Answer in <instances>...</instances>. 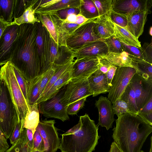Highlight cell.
Masks as SVG:
<instances>
[{"mask_svg":"<svg viewBox=\"0 0 152 152\" xmlns=\"http://www.w3.org/2000/svg\"><path fill=\"white\" fill-rule=\"evenodd\" d=\"M17 43L10 61L29 82L39 75L40 62L36 39L37 23L20 25Z\"/></svg>","mask_w":152,"mask_h":152,"instance_id":"cell-1","label":"cell"},{"mask_svg":"<svg viewBox=\"0 0 152 152\" xmlns=\"http://www.w3.org/2000/svg\"><path fill=\"white\" fill-rule=\"evenodd\" d=\"M112 137L123 152H140L152 126L137 115L122 114L116 120Z\"/></svg>","mask_w":152,"mask_h":152,"instance_id":"cell-2","label":"cell"},{"mask_svg":"<svg viewBox=\"0 0 152 152\" xmlns=\"http://www.w3.org/2000/svg\"><path fill=\"white\" fill-rule=\"evenodd\" d=\"M98 126L85 114L78 123L62 134L59 147L61 152H92L100 136Z\"/></svg>","mask_w":152,"mask_h":152,"instance_id":"cell-3","label":"cell"},{"mask_svg":"<svg viewBox=\"0 0 152 152\" xmlns=\"http://www.w3.org/2000/svg\"><path fill=\"white\" fill-rule=\"evenodd\" d=\"M0 80L7 87L18 115V122L24 119L29 108L16 80L13 66L10 61L0 69Z\"/></svg>","mask_w":152,"mask_h":152,"instance_id":"cell-4","label":"cell"},{"mask_svg":"<svg viewBox=\"0 0 152 152\" xmlns=\"http://www.w3.org/2000/svg\"><path fill=\"white\" fill-rule=\"evenodd\" d=\"M18 122V115L8 88L0 80V129L10 139Z\"/></svg>","mask_w":152,"mask_h":152,"instance_id":"cell-5","label":"cell"},{"mask_svg":"<svg viewBox=\"0 0 152 152\" xmlns=\"http://www.w3.org/2000/svg\"><path fill=\"white\" fill-rule=\"evenodd\" d=\"M96 18L89 20L68 37L66 45L70 49L74 51L89 42L101 40L95 33L94 20Z\"/></svg>","mask_w":152,"mask_h":152,"instance_id":"cell-6","label":"cell"},{"mask_svg":"<svg viewBox=\"0 0 152 152\" xmlns=\"http://www.w3.org/2000/svg\"><path fill=\"white\" fill-rule=\"evenodd\" d=\"M93 94L87 78H72L65 86L61 101L64 105L67 106L77 100Z\"/></svg>","mask_w":152,"mask_h":152,"instance_id":"cell-7","label":"cell"},{"mask_svg":"<svg viewBox=\"0 0 152 152\" xmlns=\"http://www.w3.org/2000/svg\"><path fill=\"white\" fill-rule=\"evenodd\" d=\"M65 86L62 88L53 97L38 105L39 111L44 116L57 118L62 121L69 119L66 111L67 106L64 105L61 101Z\"/></svg>","mask_w":152,"mask_h":152,"instance_id":"cell-8","label":"cell"},{"mask_svg":"<svg viewBox=\"0 0 152 152\" xmlns=\"http://www.w3.org/2000/svg\"><path fill=\"white\" fill-rule=\"evenodd\" d=\"M37 25L36 43L40 62V75L52 66L50 62L51 36L46 28L40 22L37 23Z\"/></svg>","mask_w":152,"mask_h":152,"instance_id":"cell-9","label":"cell"},{"mask_svg":"<svg viewBox=\"0 0 152 152\" xmlns=\"http://www.w3.org/2000/svg\"><path fill=\"white\" fill-rule=\"evenodd\" d=\"M136 72V69L132 67H117L112 81V86L108 95L107 98L112 104L120 98Z\"/></svg>","mask_w":152,"mask_h":152,"instance_id":"cell-10","label":"cell"},{"mask_svg":"<svg viewBox=\"0 0 152 152\" xmlns=\"http://www.w3.org/2000/svg\"><path fill=\"white\" fill-rule=\"evenodd\" d=\"M20 31V26H7L0 38V66L10 61L17 43Z\"/></svg>","mask_w":152,"mask_h":152,"instance_id":"cell-11","label":"cell"},{"mask_svg":"<svg viewBox=\"0 0 152 152\" xmlns=\"http://www.w3.org/2000/svg\"><path fill=\"white\" fill-rule=\"evenodd\" d=\"M54 120L40 121L36 129L39 132L44 142L43 152H56L59 149L60 140L57 128L54 126Z\"/></svg>","mask_w":152,"mask_h":152,"instance_id":"cell-12","label":"cell"},{"mask_svg":"<svg viewBox=\"0 0 152 152\" xmlns=\"http://www.w3.org/2000/svg\"><path fill=\"white\" fill-rule=\"evenodd\" d=\"M129 83L134 91L139 112L152 97V82L146 80L136 72Z\"/></svg>","mask_w":152,"mask_h":152,"instance_id":"cell-13","label":"cell"},{"mask_svg":"<svg viewBox=\"0 0 152 152\" xmlns=\"http://www.w3.org/2000/svg\"><path fill=\"white\" fill-rule=\"evenodd\" d=\"M100 59L97 57H85L74 61L71 79L87 78L99 68Z\"/></svg>","mask_w":152,"mask_h":152,"instance_id":"cell-14","label":"cell"},{"mask_svg":"<svg viewBox=\"0 0 152 152\" xmlns=\"http://www.w3.org/2000/svg\"><path fill=\"white\" fill-rule=\"evenodd\" d=\"M152 6L150 0H112V10L127 15L136 11H146L150 14Z\"/></svg>","mask_w":152,"mask_h":152,"instance_id":"cell-15","label":"cell"},{"mask_svg":"<svg viewBox=\"0 0 152 152\" xmlns=\"http://www.w3.org/2000/svg\"><path fill=\"white\" fill-rule=\"evenodd\" d=\"M107 46L102 40L89 42L73 51L76 59L85 57L101 58L108 53Z\"/></svg>","mask_w":152,"mask_h":152,"instance_id":"cell-16","label":"cell"},{"mask_svg":"<svg viewBox=\"0 0 152 152\" xmlns=\"http://www.w3.org/2000/svg\"><path fill=\"white\" fill-rule=\"evenodd\" d=\"M95 104L99 111V125L108 130L112 127L115 121L112 102L106 97L101 96Z\"/></svg>","mask_w":152,"mask_h":152,"instance_id":"cell-17","label":"cell"},{"mask_svg":"<svg viewBox=\"0 0 152 152\" xmlns=\"http://www.w3.org/2000/svg\"><path fill=\"white\" fill-rule=\"evenodd\" d=\"M74 59L73 51L67 46L58 45L51 37L50 62L51 66L63 65Z\"/></svg>","mask_w":152,"mask_h":152,"instance_id":"cell-18","label":"cell"},{"mask_svg":"<svg viewBox=\"0 0 152 152\" xmlns=\"http://www.w3.org/2000/svg\"><path fill=\"white\" fill-rule=\"evenodd\" d=\"M149 14L146 11H137L127 15V24L125 28L138 39L143 33L147 15Z\"/></svg>","mask_w":152,"mask_h":152,"instance_id":"cell-19","label":"cell"},{"mask_svg":"<svg viewBox=\"0 0 152 152\" xmlns=\"http://www.w3.org/2000/svg\"><path fill=\"white\" fill-rule=\"evenodd\" d=\"M110 13L99 16L94 20L95 33L101 39L114 34V23L111 19Z\"/></svg>","mask_w":152,"mask_h":152,"instance_id":"cell-20","label":"cell"},{"mask_svg":"<svg viewBox=\"0 0 152 152\" xmlns=\"http://www.w3.org/2000/svg\"><path fill=\"white\" fill-rule=\"evenodd\" d=\"M90 87L93 92V97L108 93L111 87L107 83L106 74L98 70L87 78Z\"/></svg>","mask_w":152,"mask_h":152,"instance_id":"cell-21","label":"cell"},{"mask_svg":"<svg viewBox=\"0 0 152 152\" xmlns=\"http://www.w3.org/2000/svg\"><path fill=\"white\" fill-rule=\"evenodd\" d=\"M80 5V0H57L55 3L49 6L39 8L35 10V13H53L69 8L79 9Z\"/></svg>","mask_w":152,"mask_h":152,"instance_id":"cell-22","label":"cell"},{"mask_svg":"<svg viewBox=\"0 0 152 152\" xmlns=\"http://www.w3.org/2000/svg\"><path fill=\"white\" fill-rule=\"evenodd\" d=\"M35 15L40 22L46 28L51 37L58 45L57 27L53 15L48 13H37Z\"/></svg>","mask_w":152,"mask_h":152,"instance_id":"cell-23","label":"cell"},{"mask_svg":"<svg viewBox=\"0 0 152 152\" xmlns=\"http://www.w3.org/2000/svg\"><path fill=\"white\" fill-rule=\"evenodd\" d=\"M99 58L105 60L111 65L116 67L127 66L133 68L132 57L125 51L121 53H108Z\"/></svg>","mask_w":152,"mask_h":152,"instance_id":"cell-24","label":"cell"},{"mask_svg":"<svg viewBox=\"0 0 152 152\" xmlns=\"http://www.w3.org/2000/svg\"><path fill=\"white\" fill-rule=\"evenodd\" d=\"M72 66L64 73L53 84L43 97L37 102L38 105L40 102L53 97L58 93L63 87L67 84L71 79Z\"/></svg>","mask_w":152,"mask_h":152,"instance_id":"cell-25","label":"cell"},{"mask_svg":"<svg viewBox=\"0 0 152 152\" xmlns=\"http://www.w3.org/2000/svg\"><path fill=\"white\" fill-rule=\"evenodd\" d=\"M132 65L136 72L143 78L152 82V64L144 60L130 55Z\"/></svg>","mask_w":152,"mask_h":152,"instance_id":"cell-26","label":"cell"},{"mask_svg":"<svg viewBox=\"0 0 152 152\" xmlns=\"http://www.w3.org/2000/svg\"><path fill=\"white\" fill-rule=\"evenodd\" d=\"M39 121V111L37 103L29 105L24 118L23 128L31 130L34 134Z\"/></svg>","mask_w":152,"mask_h":152,"instance_id":"cell-27","label":"cell"},{"mask_svg":"<svg viewBox=\"0 0 152 152\" xmlns=\"http://www.w3.org/2000/svg\"><path fill=\"white\" fill-rule=\"evenodd\" d=\"M114 35L121 42L126 45L140 47L141 42L124 28L114 23Z\"/></svg>","mask_w":152,"mask_h":152,"instance_id":"cell-28","label":"cell"},{"mask_svg":"<svg viewBox=\"0 0 152 152\" xmlns=\"http://www.w3.org/2000/svg\"><path fill=\"white\" fill-rule=\"evenodd\" d=\"M37 1L33 0L32 4L26 10L23 14L18 18L14 19L13 21L9 23L8 26L15 24L20 26L26 23L34 24L36 23L40 22L36 15L34 8Z\"/></svg>","mask_w":152,"mask_h":152,"instance_id":"cell-29","label":"cell"},{"mask_svg":"<svg viewBox=\"0 0 152 152\" xmlns=\"http://www.w3.org/2000/svg\"><path fill=\"white\" fill-rule=\"evenodd\" d=\"M80 14L90 20L99 16L97 10L92 0H80Z\"/></svg>","mask_w":152,"mask_h":152,"instance_id":"cell-30","label":"cell"},{"mask_svg":"<svg viewBox=\"0 0 152 152\" xmlns=\"http://www.w3.org/2000/svg\"><path fill=\"white\" fill-rule=\"evenodd\" d=\"M74 60V59L71 60L67 63L63 65L55 66L56 69L54 73L46 85L41 96L37 101V103L43 97L53 84L60 76L66 71L72 67L73 63Z\"/></svg>","mask_w":152,"mask_h":152,"instance_id":"cell-31","label":"cell"},{"mask_svg":"<svg viewBox=\"0 0 152 152\" xmlns=\"http://www.w3.org/2000/svg\"><path fill=\"white\" fill-rule=\"evenodd\" d=\"M44 73L38 76L33 80L29 82L28 92V104L32 105L37 103L39 98V87Z\"/></svg>","mask_w":152,"mask_h":152,"instance_id":"cell-32","label":"cell"},{"mask_svg":"<svg viewBox=\"0 0 152 152\" xmlns=\"http://www.w3.org/2000/svg\"><path fill=\"white\" fill-rule=\"evenodd\" d=\"M15 0H0V18L7 23L12 22Z\"/></svg>","mask_w":152,"mask_h":152,"instance_id":"cell-33","label":"cell"},{"mask_svg":"<svg viewBox=\"0 0 152 152\" xmlns=\"http://www.w3.org/2000/svg\"><path fill=\"white\" fill-rule=\"evenodd\" d=\"M120 98L126 102L132 111L137 115L138 110L136 104L135 93L132 86L129 83Z\"/></svg>","mask_w":152,"mask_h":152,"instance_id":"cell-34","label":"cell"},{"mask_svg":"<svg viewBox=\"0 0 152 152\" xmlns=\"http://www.w3.org/2000/svg\"><path fill=\"white\" fill-rule=\"evenodd\" d=\"M101 40L107 45L108 53H121L124 51L122 42L114 34L108 38Z\"/></svg>","mask_w":152,"mask_h":152,"instance_id":"cell-35","label":"cell"},{"mask_svg":"<svg viewBox=\"0 0 152 152\" xmlns=\"http://www.w3.org/2000/svg\"><path fill=\"white\" fill-rule=\"evenodd\" d=\"M33 0H15L13 18H17L20 16L26 10L32 3Z\"/></svg>","mask_w":152,"mask_h":152,"instance_id":"cell-36","label":"cell"},{"mask_svg":"<svg viewBox=\"0 0 152 152\" xmlns=\"http://www.w3.org/2000/svg\"><path fill=\"white\" fill-rule=\"evenodd\" d=\"M114 114L118 117L126 113L135 114L131 110L129 105L120 98L118 99L112 105Z\"/></svg>","mask_w":152,"mask_h":152,"instance_id":"cell-37","label":"cell"},{"mask_svg":"<svg viewBox=\"0 0 152 152\" xmlns=\"http://www.w3.org/2000/svg\"><path fill=\"white\" fill-rule=\"evenodd\" d=\"M97 10L99 16L110 13L112 10V0H92Z\"/></svg>","mask_w":152,"mask_h":152,"instance_id":"cell-38","label":"cell"},{"mask_svg":"<svg viewBox=\"0 0 152 152\" xmlns=\"http://www.w3.org/2000/svg\"><path fill=\"white\" fill-rule=\"evenodd\" d=\"M13 67L14 72L17 82L22 91L25 100L28 104V92L29 82L25 79L20 72L13 66Z\"/></svg>","mask_w":152,"mask_h":152,"instance_id":"cell-39","label":"cell"},{"mask_svg":"<svg viewBox=\"0 0 152 152\" xmlns=\"http://www.w3.org/2000/svg\"><path fill=\"white\" fill-rule=\"evenodd\" d=\"M87 97H85L68 104L66 108L67 114L77 115L79 110L83 107Z\"/></svg>","mask_w":152,"mask_h":152,"instance_id":"cell-40","label":"cell"},{"mask_svg":"<svg viewBox=\"0 0 152 152\" xmlns=\"http://www.w3.org/2000/svg\"><path fill=\"white\" fill-rule=\"evenodd\" d=\"M55 69L56 66L53 65L44 73V75L41 80L39 87V98L41 96L46 85L54 74Z\"/></svg>","mask_w":152,"mask_h":152,"instance_id":"cell-41","label":"cell"},{"mask_svg":"<svg viewBox=\"0 0 152 152\" xmlns=\"http://www.w3.org/2000/svg\"><path fill=\"white\" fill-rule=\"evenodd\" d=\"M110 17L113 22L118 26L124 28L126 26L127 24L126 15L115 12L112 10L110 13Z\"/></svg>","mask_w":152,"mask_h":152,"instance_id":"cell-42","label":"cell"},{"mask_svg":"<svg viewBox=\"0 0 152 152\" xmlns=\"http://www.w3.org/2000/svg\"><path fill=\"white\" fill-rule=\"evenodd\" d=\"M122 43L124 51L132 56L144 60L142 51L141 47L128 45L122 42Z\"/></svg>","mask_w":152,"mask_h":152,"instance_id":"cell-43","label":"cell"},{"mask_svg":"<svg viewBox=\"0 0 152 152\" xmlns=\"http://www.w3.org/2000/svg\"><path fill=\"white\" fill-rule=\"evenodd\" d=\"M24 119L21 120L16 124L10 138V143L12 145L20 139L22 131L23 128Z\"/></svg>","mask_w":152,"mask_h":152,"instance_id":"cell-44","label":"cell"},{"mask_svg":"<svg viewBox=\"0 0 152 152\" xmlns=\"http://www.w3.org/2000/svg\"><path fill=\"white\" fill-rule=\"evenodd\" d=\"M44 145L43 139L38 130L36 129L33 134V146L32 151L37 150L43 152Z\"/></svg>","mask_w":152,"mask_h":152,"instance_id":"cell-45","label":"cell"},{"mask_svg":"<svg viewBox=\"0 0 152 152\" xmlns=\"http://www.w3.org/2000/svg\"><path fill=\"white\" fill-rule=\"evenodd\" d=\"M152 43L150 44L145 43L141 47L143 53L144 60L147 62L152 64Z\"/></svg>","mask_w":152,"mask_h":152,"instance_id":"cell-46","label":"cell"},{"mask_svg":"<svg viewBox=\"0 0 152 152\" xmlns=\"http://www.w3.org/2000/svg\"><path fill=\"white\" fill-rule=\"evenodd\" d=\"M56 12L58 17L62 20L65 19L70 15H77L80 13V10L78 9L69 8L59 10Z\"/></svg>","mask_w":152,"mask_h":152,"instance_id":"cell-47","label":"cell"},{"mask_svg":"<svg viewBox=\"0 0 152 152\" xmlns=\"http://www.w3.org/2000/svg\"><path fill=\"white\" fill-rule=\"evenodd\" d=\"M62 23L64 28L69 37L72 34L75 30L81 26L76 23H63V22Z\"/></svg>","mask_w":152,"mask_h":152,"instance_id":"cell-48","label":"cell"},{"mask_svg":"<svg viewBox=\"0 0 152 152\" xmlns=\"http://www.w3.org/2000/svg\"><path fill=\"white\" fill-rule=\"evenodd\" d=\"M9 147L7 139L0 129V152H5Z\"/></svg>","mask_w":152,"mask_h":152,"instance_id":"cell-49","label":"cell"},{"mask_svg":"<svg viewBox=\"0 0 152 152\" xmlns=\"http://www.w3.org/2000/svg\"><path fill=\"white\" fill-rule=\"evenodd\" d=\"M25 137L27 144L32 150L33 143V134L30 129L25 128Z\"/></svg>","mask_w":152,"mask_h":152,"instance_id":"cell-50","label":"cell"},{"mask_svg":"<svg viewBox=\"0 0 152 152\" xmlns=\"http://www.w3.org/2000/svg\"><path fill=\"white\" fill-rule=\"evenodd\" d=\"M99 58L100 63L98 70L101 72L106 74L110 67L112 65L105 60Z\"/></svg>","mask_w":152,"mask_h":152,"instance_id":"cell-51","label":"cell"},{"mask_svg":"<svg viewBox=\"0 0 152 152\" xmlns=\"http://www.w3.org/2000/svg\"><path fill=\"white\" fill-rule=\"evenodd\" d=\"M117 68V67L114 66H111L106 74L108 84L111 87L112 86V81L115 74Z\"/></svg>","mask_w":152,"mask_h":152,"instance_id":"cell-52","label":"cell"},{"mask_svg":"<svg viewBox=\"0 0 152 152\" xmlns=\"http://www.w3.org/2000/svg\"><path fill=\"white\" fill-rule=\"evenodd\" d=\"M22 152H31L32 150L28 146L26 141L24 131L22 130L20 135Z\"/></svg>","mask_w":152,"mask_h":152,"instance_id":"cell-53","label":"cell"},{"mask_svg":"<svg viewBox=\"0 0 152 152\" xmlns=\"http://www.w3.org/2000/svg\"><path fill=\"white\" fill-rule=\"evenodd\" d=\"M5 152H22L21 141L20 138Z\"/></svg>","mask_w":152,"mask_h":152,"instance_id":"cell-54","label":"cell"},{"mask_svg":"<svg viewBox=\"0 0 152 152\" xmlns=\"http://www.w3.org/2000/svg\"><path fill=\"white\" fill-rule=\"evenodd\" d=\"M151 112H152V97L138 113H148Z\"/></svg>","mask_w":152,"mask_h":152,"instance_id":"cell-55","label":"cell"},{"mask_svg":"<svg viewBox=\"0 0 152 152\" xmlns=\"http://www.w3.org/2000/svg\"><path fill=\"white\" fill-rule=\"evenodd\" d=\"M137 115L152 126V112L148 113H138Z\"/></svg>","mask_w":152,"mask_h":152,"instance_id":"cell-56","label":"cell"},{"mask_svg":"<svg viewBox=\"0 0 152 152\" xmlns=\"http://www.w3.org/2000/svg\"><path fill=\"white\" fill-rule=\"evenodd\" d=\"M76 16V20L75 23L80 25L83 24L89 20L80 14L77 15Z\"/></svg>","mask_w":152,"mask_h":152,"instance_id":"cell-57","label":"cell"},{"mask_svg":"<svg viewBox=\"0 0 152 152\" xmlns=\"http://www.w3.org/2000/svg\"><path fill=\"white\" fill-rule=\"evenodd\" d=\"M76 15L75 14H72L68 16L65 19L62 20L63 23H75Z\"/></svg>","mask_w":152,"mask_h":152,"instance_id":"cell-58","label":"cell"},{"mask_svg":"<svg viewBox=\"0 0 152 152\" xmlns=\"http://www.w3.org/2000/svg\"><path fill=\"white\" fill-rule=\"evenodd\" d=\"M9 23L5 22L3 20L0 18V38Z\"/></svg>","mask_w":152,"mask_h":152,"instance_id":"cell-59","label":"cell"},{"mask_svg":"<svg viewBox=\"0 0 152 152\" xmlns=\"http://www.w3.org/2000/svg\"><path fill=\"white\" fill-rule=\"evenodd\" d=\"M108 152H123L117 144L114 142H112Z\"/></svg>","mask_w":152,"mask_h":152,"instance_id":"cell-60","label":"cell"},{"mask_svg":"<svg viewBox=\"0 0 152 152\" xmlns=\"http://www.w3.org/2000/svg\"><path fill=\"white\" fill-rule=\"evenodd\" d=\"M152 27H151L150 28V30H149V34L151 36H152Z\"/></svg>","mask_w":152,"mask_h":152,"instance_id":"cell-61","label":"cell"},{"mask_svg":"<svg viewBox=\"0 0 152 152\" xmlns=\"http://www.w3.org/2000/svg\"><path fill=\"white\" fill-rule=\"evenodd\" d=\"M31 152H41L39 151H37V150H33L31 151Z\"/></svg>","mask_w":152,"mask_h":152,"instance_id":"cell-62","label":"cell"},{"mask_svg":"<svg viewBox=\"0 0 152 152\" xmlns=\"http://www.w3.org/2000/svg\"><path fill=\"white\" fill-rule=\"evenodd\" d=\"M140 152H144L142 150H141ZM149 152H152V149H150V151Z\"/></svg>","mask_w":152,"mask_h":152,"instance_id":"cell-63","label":"cell"}]
</instances>
